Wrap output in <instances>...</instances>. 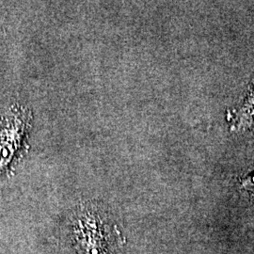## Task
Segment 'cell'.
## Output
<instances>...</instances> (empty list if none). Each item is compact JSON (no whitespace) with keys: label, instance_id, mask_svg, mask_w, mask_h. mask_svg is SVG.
<instances>
[{"label":"cell","instance_id":"6da1fadb","mask_svg":"<svg viewBox=\"0 0 254 254\" xmlns=\"http://www.w3.org/2000/svg\"><path fill=\"white\" fill-rule=\"evenodd\" d=\"M65 230L76 254H116L126 242L109 210L98 201L79 202L69 214Z\"/></svg>","mask_w":254,"mask_h":254},{"label":"cell","instance_id":"7a4b0ae2","mask_svg":"<svg viewBox=\"0 0 254 254\" xmlns=\"http://www.w3.org/2000/svg\"><path fill=\"white\" fill-rule=\"evenodd\" d=\"M31 122V110L18 104L11 106L0 120V176L26 153Z\"/></svg>","mask_w":254,"mask_h":254},{"label":"cell","instance_id":"3957f363","mask_svg":"<svg viewBox=\"0 0 254 254\" xmlns=\"http://www.w3.org/2000/svg\"><path fill=\"white\" fill-rule=\"evenodd\" d=\"M243 187L245 188L247 190L251 191L254 194V174L246 178L245 180L242 183Z\"/></svg>","mask_w":254,"mask_h":254}]
</instances>
